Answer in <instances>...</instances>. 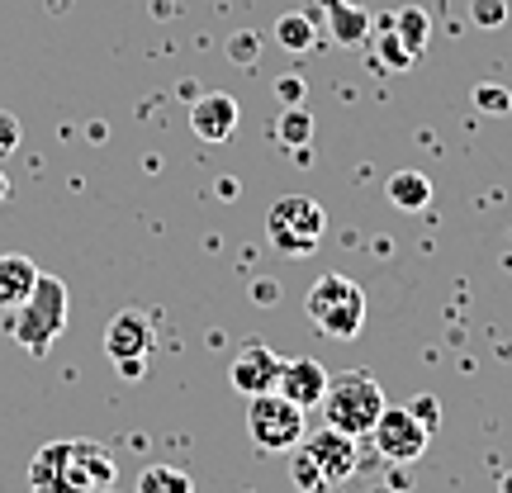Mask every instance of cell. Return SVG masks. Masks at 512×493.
<instances>
[{"label": "cell", "instance_id": "277c9868", "mask_svg": "<svg viewBox=\"0 0 512 493\" xmlns=\"http://www.w3.org/2000/svg\"><path fill=\"white\" fill-rule=\"evenodd\" d=\"M366 290L351 280V275H318L304 294V313H309V323L323 337L332 342H351V337H361L366 328Z\"/></svg>", "mask_w": 512, "mask_h": 493}, {"label": "cell", "instance_id": "2e32d148", "mask_svg": "<svg viewBox=\"0 0 512 493\" xmlns=\"http://www.w3.org/2000/svg\"><path fill=\"white\" fill-rule=\"evenodd\" d=\"M309 138H313V114L304 105H280V114H275V143L285 152H304Z\"/></svg>", "mask_w": 512, "mask_h": 493}, {"label": "cell", "instance_id": "f1b7e54d", "mask_svg": "<svg viewBox=\"0 0 512 493\" xmlns=\"http://www.w3.org/2000/svg\"><path fill=\"white\" fill-rule=\"evenodd\" d=\"M5 195H10V181H5V171H0V204H5Z\"/></svg>", "mask_w": 512, "mask_h": 493}, {"label": "cell", "instance_id": "7402d4cb", "mask_svg": "<svg viewBox=\"0 0 512 493\" xmlns=\"http://www.w3.org/2000/svg\"><path fill=\"white\" fill-rule=\"evenodd\" d=\"M290 479L299 493H323L328 484H323V475H318V465H313L304 451H294V465H290Z\"/></svg>", "mask_w": 512, "mask_h": 493}, {"label": "cell", "instance_id": "83f0119b", "mask_svg": "<svg viewBox=\"0 0 512 493\" xmlns=\"http://www.w3.org/2000/svg\"><path fill=\"white\" fill-rule=\"evenodd\" d=\"M252 294L261 299V304H275V299H280V290H275V280H256Z\"/></svg>", "mask_w": 512, "mask_h": 493}, {"label": "cell", "instance_id": "e0dca14e", "mask_svg": "<svg viewBox=\"0 0 512 493\" xmlns=\"http://www.w3.org/2000/svg\"><path fill=\"white\" fill-rule=\"evenodd\" d=\"M370 29H380V34L370 38V57H375V67H380V72H408V67L418 62V57H413V53H408V48L399 43V34H394L389 24L370 19Z\"/></svg>", "mask_w": 512, "mask_h": 493}, {"label": "cell", "instance_id": "9a60e30c", "mask_svg": "<svg viewBox=\"0 0 512 493\" xmlns=\"http://www.w3.org/2000/svg\"><path fill=\"white\" fill-rule=\"evenodd\" d=\"M380 24H389V29L399 34V43H403V48H408L413 57H422L427 38H432V19H427V10H422V5H399V10L380 15Z\"/></svg>", "mask_w": 512, "mask_h": 493}, {"label": "cell", "instance_id": "603a6c76", "mask_svg": "<svg viewBox=\"0 0 512 493\" xmlns=\"http://www.w3.org/2000/svg\"><path fill=\"white\" fill-rule=\"evenodd\" d=\"M470 19L484 29H503L508 24V0H470Z\"/></svg>", "mask_w": 512, "mask_h": 493}, {"label": "cell", "instance_id": "7a4b0ae2", "mask_svg": "<svg viewBox=\"0 0 512 493\" xmlns=\"http://www.w3.org/2000/svg\"><path fill=\"white\" fill-rule=\"evenodd\" d=\"M67 313H72L67 285H62L57 275H38V285L29 290V299L15 304V309H5V332H10L29 356L43 361V356L53 351L57 337L67 332Z\"/></svg>", "mask_w": 512, "mask_h": 493}, {"label": "cell", "instance_id": "cb8c5ba5", "mask_svg": "<svg viewBox=\"0 0 512 493\" xmlns=\"http://www.w3.org/2000/svg\"><path fill=\"white\" fill-rule=\"evenodd\" d=\"M19 138H24V128H19V119L10 110H0V157H10L19 147Z\"/></svg>", "mask_w": 512, "mask_h": 493}, {"label": "cell", "instance_id": "4dcf8cb0", "mask_svg": "<svg viewBox=\"0 0 512 493\" xmlns=\"http://www.w3.org/2000/svg\"><path fill=\"white\" fill-rule=\"evenodd\" d=\"M105 493H114V489H105Z\"/></svg>", "mask_w": 512, "mask_h": 493}, {"label": "cell", "instance_id": "6da1fadb", "mask_svg": "<svg viewBox=\"0 0 512 493\" xmlns=\"http://www.w3.org/2000/svg\"><path fill=\"white\" fill-rule=\"evenodd\" d=\"M34 493H105L114 489V456L100 441H48L29 460Z\"/></svg>", "mask_w": 512, "mask_h": 493}, {"label": "cell", "instance_id": "8fae6325", "mask_svg": "<svg viewBox=\"0 0 512 493\" xmlns=\"http://www.w3.org/2000/svg\"><path fill=\"white\" fill-rule=\"evenodd\" d=\"M233 128H238V100H233V95L209 91L190 105V133H195L200 143H228Z\"/></svg>", "mask_w": 512, "mask_h": 493}, {"label": "cell", "instance_id": "d4e9b609", "mask_svg": "<svg viewBox=\"0 0 512 493\" xmlns=\"http://www.w3.org/2000/svg\"><path fill=\"white\" fill-rule=\"evenodd\" d=\"M275 100L280 105H304V76H280L275 81Z\"/></svg>", "mask_w": 512, "mask_h": 493}, {"label": "cell", "instance_id": "7c38bea8", "mask_svg": "<svg viewBox=\"0 0 512 493\" xmlns=\"http://www.w3.org/2000/svg\"><path fill=\"white\" fill-rule=\"evenodd\" d=\"M328 375H332V370L318 366L313 356H299V361H285V370H280V384H275V389L309 413V408H318V403H323V394H328Z\"/></svg>", "mask_w": 512, "mask_h": 493}, {"label": "cell", "instance_id": "4316f807", "mask_svg": "<svg viewBox=\"0 0 512 493\" xmlns=\"http://www.w3.org/2000/svg\"><path fill=\"white\" fill-rule=\"evenodd\" d=\"M228 53H233V62H242V67H252V57L261 53V48H256V38H252V34H238L233 43H228Z\"/></svg>", "mask_w": 512, "mask_h": 493}, {"label": "cell", "instance_id": "5b68a950", "mask_svg": "<svg viewBox=\"0 0 512 493\" xmlns=\"http://www.w3.org/2000/svg\"><path fill=\"white\" fill-rule=\"evenodd\" d=\"M266 238L280 256H313L328 238V214L309 195H280L266 214Z\"/></svg>", "mask_w": 512, "mask_h": 493}, {"label": "cell", "instance_id": "ac0fdd59", "mask_svg": "<svg viewBox=\"0 0 512 493\" xmlns=\"http://www.w3.org/2000/svg\"><path fill=\"white\" fill-rule=\"evenodd\" d=\"M427 200H432V181L422 176V171H394L389 176V204L394 209H427Z\"/></svg>", "mask_w": 512, "mask_h": 493}, {"label": "cell", "instance_id": "d6986e66", "mask_svg": "<svg viewBox=\"0 0 512 493\" xmlns=\"http://www.w3.org/2000/svg\"><path fill=\"white\" fill-rule=\"evenodd\" d=\"M275 43L285 48V53H313L318 48V29H313L309 15H280L275 19Z\"/></svg>", "mask_w": 512, "mask_h": 493}, {"label": "cell", "instance_id": "ba28073f", "mask_svg": "<svg viewBox=\"0 0 512 493\" xmlns=\"http://www.w3.org/2000/svg\"><path fill=\"white\" fill-rule=\"evenodd\" d=\"M427 441H432V427H422L408 408H384L375 427H370V446L380 451L389 465H413V460L427 456Z\"/></svg>", "mask_w": 512, "mask_h": 493}, {"label": "cell", "instance_id": "52a82bcc", "mask_svg": "<svg viewBox=\"0 0 512 493\" xmlns=\"http://www.w3.org/2000/svg\"><path fill=\"white\" fill-rule=\"evenodd\" d=\"M152 318L143 309H124L110 318V328H105V356H110L119 375L124 380H138L147 370V356H152Z\"/></svg>", "mask_w": 512, "mask_h": 493}, {"label": "cell", "instance_id": "484cf974", "mask_svg": "<svg viewBox=\"0 0 512 493\" xmlns=\"http://www.w3.org/2000/svg\"><path fill=\"white\" fill-rule=\"evenodd\" d=\"M408 413H413L422 427H437V413H441V408H437V399H432V394H422V399L408 403Z\"/></svg>", "mask_w": 512, "mask_h": 493}, {"label": "cell", "instance_id": "30bf717a", "mask_svg": "<svg viewBox=\"0 0 512 493\" xmlns=\"http://www.w3.org/2000/svg\"><path fill=\"white\" fill-rule=\"evenodd\" d=\"M280 370H285V361L271 351V342H261V337H252V342H242V351L233 356V366H228V380H233V389L238 394H271L275 384H280Z\"/></svg>", "mask_w": 512, "mask_h": 493}, {"label": "cell", "instance_id": "44dd1931", "mask_svg": "<svg viewBox=\"0 0 512 493\" xmlns=\"http://www.w3.org/2000/svg\"><path fill=\"white\" fill-rule=\"evenodd\" d=\"M475 110L479 114H494V119H503V114H512V95L503 91V86H475Z\"/></svg>", "mask_w": 512, "mask_h": 493}, {"label": "cell", "instance_id": "3957f363", "mask_svg": "<svg viewBox=\"0 0 512 493\" xmlns=\"http://www.w3.org/2000/svg\"><path fill=\"white\" fill-rule=\"evenodd\" d=\"M318 408H323L328 427L361 441V437H370L375 418H380L389 403H384V389L370 370H337V375H328V394H323Z\"/></svg>", "mask_w": 512, "mask_h": 493}, {"label": "cell", "instance_id": "9c48e42d", "mask_svg": "<svg viewBox=\"0 0 512 493\" xmlns=\"http://www.w3.org/2000/svg\"><path fill=\"white\" fill-rule=\"evenodd\" d=\"M304 456L318 465V475H323V484H347L351 475H356V465H361V451H356V437H347V432H337V427H318L313 437H304V446H299Z\"/></svg>", "mask_w": 512, "mask_h": 493}, {"label": "cell", "instance_id": "4fadbf2b", "mask_svg": "<svg viewBox=\"0 0 512 493\" xmlns=\"http://www.w3.org/2000/svg\"><path fill=\"white\" fill-rule=\"evenodd\" d=\"M323 19L337 48H361L370 38V10L351 5V0H323Z\"/></svg>", "mask_w": 512, "mask_h": 493}, {"label": "cell", "instance_id": "ffe728a7", "mask_svg": "<svg viewBox=\"0 0 512 493\" xmlns=\"http://www.w3.org/2000/svg\"><path fill=\"white\" fill-rule=\"evenodd\" d=\"M133 493H195V479L176 470V465H147Z\"/></svg>", "mask_w": 512, "mask_h": 493}, {"label": "cell", "instance_id": "5bb4252c", "mask_svg": "<svg viewBox=\"0 0 512 493\" xmlns=\"http://www.w3.org/2000/svg\"><path fill=\"white\" fill-rule=\"evenodd\" d=\"M38 266L34 256L24 252H0V309H15V304H24L29 299V290L38 285Z\"/></svg>", "mask_w": 512, "mask_h": 493}, {"label": "cell", "instance_id": "f546056e", "mask_svg": "<svg viewBox=\"0 0 512 493\" xmlns=\"http://www.w3.org/2000/svg\"><path fill=\"white\" fill-rule=\"evenodd\" d=\"M498 493H512V475H503V479H498Z\"/></svg>", "mask_w": 512, "mask_h": 493}, {"label": "cell", "instance_id": "8992f818", "mask_svg": "<svg viewBox=\"0 0 512 493\" xmlns=\"http://www.w3.org/2000/svg\"><path fill=\"white\" fill-rule=\"evenodd\" d=\"M247 437H252L256 451H294L299 441H304V408L290 403L280 389L271 394H252L247 399Z\"/></svg>", "mask_w": 512, "mask_h": 493}]
</instances>
